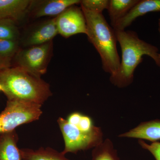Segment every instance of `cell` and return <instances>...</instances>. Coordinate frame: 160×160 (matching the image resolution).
I'll return each instance as SVG.
<instances>
[{
  "label": "cell",
  "mask_w": 160,
  "mask_h": 160,
  "mask_svg": "<svg viewBox=\"0 0 160 160\" xmlns=\"http://www.w3.org/2000/svg\"><path fill=\"white\" fill-rule=\"evenodd\" d=\"M114 31L122 50V58L117 72L110 77V82L114 86L125 88L132 83L135 70L142 62L144 56L151 58L160 67V53L157 47L141 40L135 32Z\"/></svg>",
  "instance_id": "1"
},
{
  "label": "cell",
  "mask_w": 160,
  "mask_h": 160,
  "mask_svg": "<svg viewBox=\"0 0 160 160\" xmlns=\"http://www.w3.org/2000/svg\"><path fill=\"white\" fill-rule=\"evenodd\" d=\"M0 84L8 100L42 105L52 95L48 83L18 66L0 72Z\"/></svg>",
  "instance_id": "2"
},
{
  "label": "cell",
  "mask_w": 160,
  "mask_h": 160,
  "mask_svg": "<svg viewBox=\"0 0 160 160\" xmlns=\"http://www.w3.org/2000/svg\"><path fill=\"white\" fill-rule=\"evenodd\" d=\"M85 15L89 41L97 50L103 70L114 75L119 68L120 58L117 49L115 32L102 13L89 11L81 6Z\"/></svg>",
  "instance_id": "3"
},
{
  "label": "cell",
  "mask_w": 160,
  "mask_h": 160,
  "mask_svg": "<svg viewBox=\"0 0 160 160\" xmlns=\"http://www.w3.org/2000/svg\"><path fill=\"white\" fill-rule=\"evenodd\" d=\"M42 106L24 101L8 100L6 108L0 113V134L14 131L18 126L38 120L42 113Z\"/></svg>",
  "instance_id": "4"
},
{
  "label": "cell",
  "mask_w": 160,
  "mask_h": 160,
  "mask_svg": "<svg viewBox=\"0 0 160 160\" xmlns=\"http://www.w3.org/2000/svg\"><path fill=\"white\" fill-rule=\"evenodd\" d=\"M58 123L65 141L63 154L94 148L103 142V132L100 127L94 126L90 131H82L62 118L58 119Z\"/></svg>",
  "instance_id": "5"
},
{
  "label": "cell",
  "mask_w": 160,
  "mask_h": 160,
  "mask_svg": "<svg viewBox=\"0 0 160 160\" xmlns=\"http://www.w3.org/2000/svg\"><path fill=\"white\" fill-rule=\"evenodd\" d=\"M52 42L18 52L16 62L18 67L29 73L41 78L46 73L52 50Z\"/></svg>",
  "instance_id": "6"
},
{
  "label": "cell",
  "mask_w": 160,
  "mask_h": 160,
  "mask_svg": "<svg viewBox=\"0 0 160 160\" xmlns=\"http://www.w3.org/2000/svg\"><path fill=\"white\" fill-rule=\"evenodd\" d=\"M58 33L65 38L83 33L87 35L85 15L82 8L72 6L57 17Z\"/></svg>",
  "instance_id": "7"
},
{
  "label": "cell",
  "mask_w": 160,
  "mask_h": 160,
  "mask_svg": "<svg viewBox=\"0 0 160 160\" xmlns=\"http://www.w3.org/2000/svg\"><path fill=\"white\" fill-rule=\"evenodd\" d=\"M160 12V0H141L112 27L114 30H125L140 17L151 12Z\"/></svg>",
  "instance_id": "8"
},
{
  "label": "cell",
  "mask_w": 160,
  "mask_h": 160,
  "mask_svg": "<svg viewBox=\"0 0 160 160\" xmlns=\"http://www.w3.org/2000/svg\"><path fill=\"white\" fill-rule=\"evenodd\" d=\"M33 3L34 1L29 0H0V20L17 22L22 19Z\"/></svg>",
  "instance_id": "9"
},
{
  "label": "cell",
  "mask_w": 160,
  "mask_h": 160,
  "mask_svg": "<svg viewBox=\"0 0 160 160\" xmlns=\"http://www.w3.org/2000/svg\"><path fill=\"white\" fill-rule=\"evenodd\" d=\"M120 138H134L154 142L160 140V120L141 123L129 131L118 136Z\"/></svg>",
  "instance_id": "10"
},
{
  "label": "cell",
  "mask_w": 160,
  "mask_h": 160,
  "mask_svg": "<svg viewBox=\"0 0 160 160\" xmlns=\"http://www.w3.org/2000/svg\"><path fill=\"white\" fill-rule=\"evenodd\" d=\"M58 34L56 17L41 24L32 31L26 40V45L32 46L49 42Z\"/></svg>",
  "instance_id": "11"
},
{
  "label": "cell",
  "mask_w": 160,
  "mask_h": 160,
  "mask_svg": "<svg viewBox=\"0 0 160 160\" xmlns=\"http://www.w3.org/2000/svg\"><path fill=\"white\" fill-rule=\"evenodd\" d=\"M33 13L35 18L59 15L69 7L81 3L79 0H50L43 2Z\"/></svg>",
  "instance_id": "12"
},
{
  "label": "cell",
  "mask_w": 160,
  "mask_h": 160,
  "mask_svg": "<svg viewBox=\"0 0 160 160\" xmlns=\"http://www.w3.org/2000/svg\"><path fill=\"white\" fill-rule=\"evenodd\" d=\"M15 131L0 134V160H22Z\"/></svg>",
  "instance_id": "13"
},
{
  "label": "cell",
  "mask_w": 160,
  "mask_h": 160,
  "mask_svg": "<svg viewBox=\"0 0 160 160\" xmlns=\"http://www.w3.org/2000/svg\"><path fill=\"white\" fill-rule=\"evenodd\" d=\"M20 152L22 160H70L62 152L49 147H42L36 150L22 149Z\"/></svg>",
  "instance_id": "14"
},
{
  "label": "cell",
  "mask_w": 160,
  "mask_h": 160,
  "mask_svg": "<svg viewBox=\"0 0 160 160\" xmlns=\"http://www.w3.org/2000/svg\"><path fill=\"white\" fill-rule=\"evenodd\" d=\"M138 0H110L107 9L112 27L138 2Z\"/></svg>",
  "instance_id": "15"
},
{
  "label": "cell",
  "mask_w": 160,
  "mask_h": 160,
  "mask_svg": "<svg viewBox=\"0 0 160 160\" xmlns=\"http://www.w3.org/2000/svg\"><path fill=\"white\" fill-rule=\"evenodd\" d=\"M92 157V160H120L113 143L108 138L93 148Z\"/></svg>",
  "instance_id": "16"
},
{
  "label": "cell",
  "mask_w": 160,
  "mask_h": 160,
  "mask_svg": "<svg viewBox=\"0 0 160 160\" xmlns=\"http://www.w3.org/2000/svg\"><path fill=\"white\" fill-rule=\"evenodd\" d=\"M16 22L10 19L0 20V39L17 41L19 34Z\"/></svg>",
  "instance_id": "17"
},
{
  "label": "cell",
  "mask_w": 160,
  "mask_h": 160,
  "mask_svg": "<svg viewBox=\"0 0 160 160\" xmlns=\"http://www.w3.org/2000/svg\"><path fill=\"white\" fill-rule=\"evenodd\" d=\"M17 41L0 39V56L11 59L18 52Z\"/></svg>",
  "instance_id": "18"
},
{
  "label": "cell",
  "mask_w": 160,
  "mask_h": 160,
  "mask_svg": "<svg viewBox=\"0 0 160 160\" xmlns=\"http://www.w3.org/2000/svg\"><path fill=\"white\" fill-rule=\"evenodd\" d=\"M109 2L108 0H83L80 3L82 7L87 10L102 13L105 9H108Z\"/></svg>",
  "instance_id": "19"
},
{
  "label": "cell",
  "mask_w": 160,
  "mask_h": 160,
  "mask_svg": "<svg viewBox=\"0 0 160 160\" xmlns=\"http://www.w3.org/2000/svg\"><path fill=\"white\" fill-rule=\"evenodd\" d=\"M138 143L143 149H146L151 152L156 160H160V142H154L152 144H147L142 140L140 139Z\"/></svg>",
  "instance_id": "20"
},
{
  "label": "cell",
  "mask_w": 160,
  "mask_h": 160,
  "mask_svg": "<svg viewBox=\"0 0 160 160\" xmlns=\"http://www.w3.org/2000/svg\"><path fill=\"white\" fill-rule=\"evenodd\" d=\"M94 126L91 118L82 115L79 123L76 127L82 131H89L93 129Z\"/></svg>",
  "instance_id": "21"
},
{
  "label": "cell",
  "mask_w": 160,
  "mask_h": 160,
  "mask_svg": "<svg viewBox=\"0 0 160 160\" xmlns=\"http://www.w3.org/2000/svg\"><path fill=\"white\" fill-rule=\"evenodd\" d=\"M82 114L78 112H74L69 116L67 121L72 126H77L79 123Z\"/></svg>",
  "instance_id": "22"
},
{
  "label": "cell",
  "mask_w": 160,
  "mask_h": 160,
  "mask_svg": "<svg viewBox=\"0 0 160 160\" xmlns=\"http://www.w3.org/2000/svg\"><path fill=\"white\" fill-rule=\"evenodd\" d=\"M11 59L5 58L0 56V72L10 67Z\"/></svg>",
  "instance_id": "23"
},
{
  "label": "cell",
  "mask_w": 160,
  "mask_h": 160,
  "mask_svg": "<svg viewBox=\"0 0 160 160\" xmlns=\"http://www.w3.org/2000/svg\"><path fill=\"white\" fill-rule=\"evenodd\" d=\"M158 30L159 32L160 35V18L158 20Z\"/></svg>",
  "instance_id": "24"
},
{
  "label": "cell",
  "mask_w": 160,
  "mask_h": 160,
  "mask_svg": "<svg viewBox=\"0 0 160 160\" xmlns=\"http://www.w3.org/2000/svg\"><path fill=\"white\" fill-rule=\"evenodd\" d=\"M0 91H3L2 87L1 86V84H0Z\"/></svg>",
  "instance_id": "25"
}]
</instances>
